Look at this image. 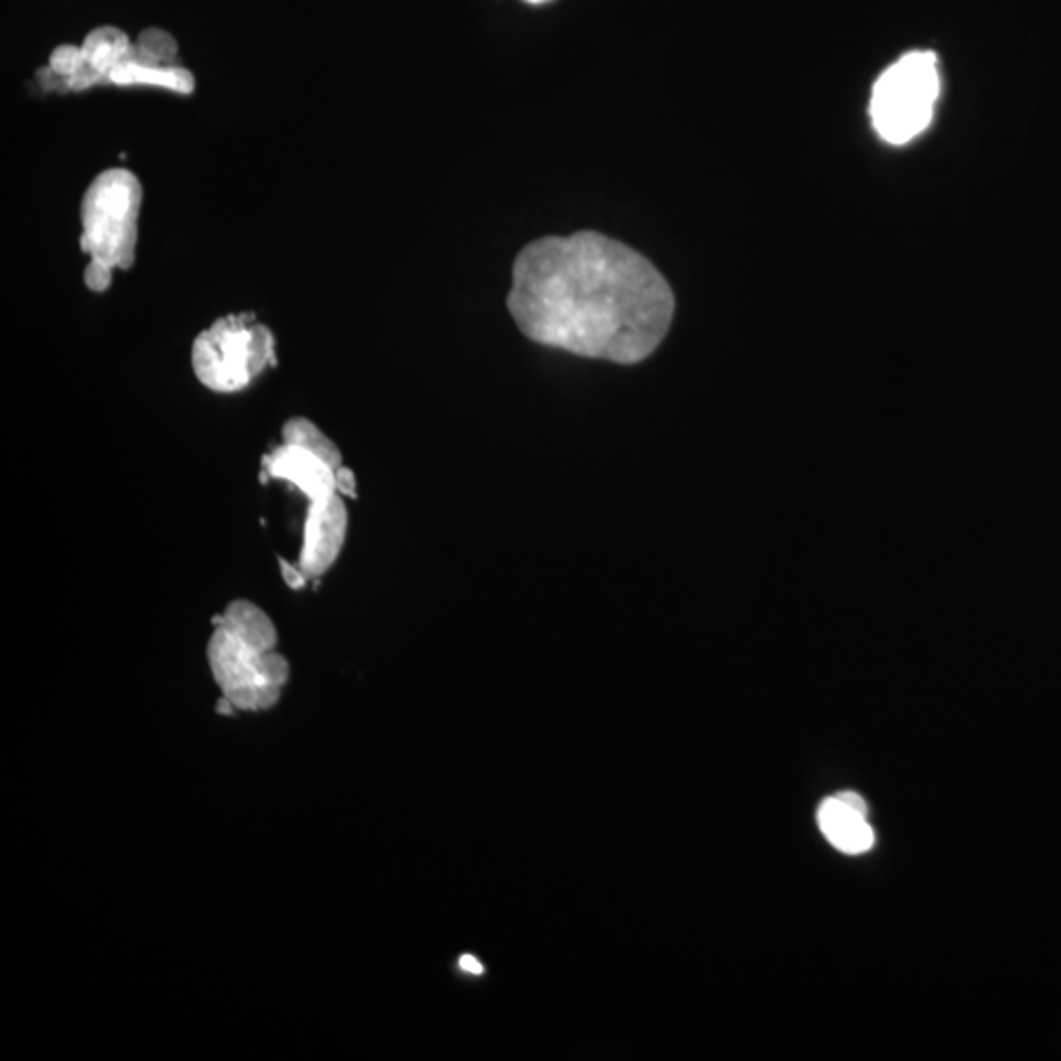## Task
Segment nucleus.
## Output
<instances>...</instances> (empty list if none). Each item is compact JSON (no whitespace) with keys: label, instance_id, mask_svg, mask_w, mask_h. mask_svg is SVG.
<instances>
[{"label":"nucleus","instance_id":"f257e3e1","mask_svg":"<svg viewBox=\"0 0 1061 1061\" xmlns=\"http://www.w3.org/2000/svg\"><path fill=\"white\" fill-rule=\"evenodd\" d=\"M675 309L655 263L594 230L539 238L511 270L508 311L517 329L574 357L641 364L667 339Z\"/></svg>","mask_w":1061,"mask_h":1061},{"label":"nucleus","instance_id":"f03ea898","mask_svg":"<svg viewBox=\"0 0 1061 1061\" xmlns=\"http://www.w3.org/2000/svg\"><path fill=\"white\" fill-rule=\"evenodd\" d=\"M191 362L205 387L235 394L252 384L266 368L275 366V339L252 313L226 315L195 339Z\"/></svg>","mask_w":1061,"mask_h":1061},{"label":"nucleus","instance_id":"7ed1b4c3","mask_svg":"<svg viewBox=\"0 0 1061 1061\" xmlns=\"http://www.w3.org/2000/svg\"><path fill=\"white\" fill-rule=\"evenodd\" d=\"M941 91L938 57L932 52H908L887 67L871 94L874 131L889 144H906L932 123Z\"/></svg>","mask_w":1061,"mask_h":1061},{"label":"nucleus","instance_id":"20e7f679","mask_svg":"<svg viewBox=\"0 0 1061 1061\" xmlns=\"http://www.w3.org/2000/svg\"><path fill=\"white\" fill-rule=\"evenodd\" d=\"M142 185L132 171L106 170L94 178L81 203V248L91 260L128 270L136 258Z\"/></svg>","mask_w":1061,"mask_h":1061},{"label":"nucleus","instance_id":"39448f33","mask_svg":"<svg viewBox=\"0 0 1061 1061\" xmlns=\"http://www.w3.org/2000/svg\"><path fill=\"white\" fill-rule=\"evenodd\" d=\"M207 657L216 685L236 710H270L290 678V663L275 648L256 651L223 628H215Z\"/></svg>","mask_w":1061,"mask_h":1061},{"label":"nucleus","instance_id":"423d86ee","mask_svg":"<svg viewBox=\"0 0 1061 1061\" xmlns=\"http://www.w3.org/2000/svg\"><path fill=\"white\" fill-rule=\"evenodd\" d=\"M348 509L345 496L330 494L327 498L309 501V511L303 527V545L300 563L309 580H319L337 563L347 543Z\"/></svg>","mask_w":1061,"mask_h":1061},{"label":"nucleus","instance_id":"0eeeda50","mask_svg":"<svg viewBox=\"0 0 1061 1061\" xmlns=\"http://www.w3.org/2000/svg\"><path fill=\"white\" fill-rule=\"evenodd\" d=\"M270 478L285 479L309 501L337 494V469L295 444L283 442L263 456L260 482L266 484Z\"/></svg>","mask_w":1061,"mask_h":1061},{"label":"nucleus","instance_id":"6e6552de","mask_svg":"<svg viewBox=\"0 0 1061 1061\" xmlns=\"http://www.w3.org/2000/svg\"><path fill=\"white\" fill-rule=\"evenodd\" d=\"M817 824L827 842L844 854L869 851L874 844L873 827L867 822V804L855 792H842L817 808Z\"/></svg>","mask_w":1061,"mask_h":1061},{"label":"nucleus","instance_id":"1a4fd4ad","mask_svg":"<svg viewBox=\"0 0 1061 1061\" xmlns=\"http://www.w3.org/2000/svg\"><path fill=\"white\" fill-rule=\"evenodd\" d=\"M213 625L223 628L256 651H273L278 645L275 625L252 601L228 603V608L213 620Z\"/></svg>","mask_w":1061,"mask_h":1061},{"label":"nucleus","instance_id":"9d476101","mask_svg":"<svg viewBox=\"0 0 1061 1061\" xmlns=\"http://www.w3.org/2000/svg\"><path fill=\"white\" fill-rule=\"evenodd\" d=\"M114 86H151L168 89L173 93L189 94L195 91V77L185 67L144 66L132 59L131 54L114 67L109 76Z\"/></svg>","mask_w":1061,"mask_h":1061},{"label":"nucleus","instance_id":"9b49d317","mask_svg":"<svg viewBox=\"0 0 1061 1061\" xmlns=\"http://www.w3.org/2000/svg\"><path fill=\"white\" fill-rule=\"evenodd\" d=\"M81 47L86 54L87 66L103 76L104 81H109L114 67L131 54L132 42L116 26H99L87 34Z\"/></svg>","mask_w":1061,"mask_h":1061},{"label":"nucleus","instance_id":"f8f14e48","mask_svg":"<svg viewBox=\"0 0 1061 1061\" xmlns=\"http://www.w3.org/2000/svg\"><path fill=\"white\" fill-rule=\"evenodd\" d=\"M282 439L285 444H295V447L317 454L335 469L342 466V454H340L339 447L330 441L329 437L320 431L317 425L309 419H305V417H293L287 424L283 425Z\"/></svg>","mask_w":1061,"mask_h":1061},{"label":"nucleus","instance_id":"ddd939ff","mask_svg":"<svg viewBox=\"0 0 1061 1061\" xmlns=\"http://www.w3.org/2000/svg\"><path fill=\"white\" fill-rule=\"evenodd\" d=\"M131 57L144 66H176L178 42L166 30L146 29L132 44Z\"/></svg>","mask_w":1061,"mask_h":1061},{"label":"nucleus","instance_id":"4468645a","mask_svg":"<svg viewBox=\"0 0 1061 1061\" xmlns=\"http://www.w3.org/2000/svg\"><path fill=\"white\" fill-rule=\"evenodd\" d=\"M113 266H109V263L89 260V266L86 268L87 287L94 293L106 292L113 283Z\"/></svg>","mask_w":1061,"mask_h":1061},{"label":"nucleus","instance_id":"2eb2a0df","mask_svg":"<svg viewBox=\"0 0 1061 1061\" xmlns=\"http://www.w3.org/2000/svg\"><path fill=\"white\" fill-rule=\"evenodd\" d=\"M280 571H282L283 583L287 584L292 590H301L309 583V576L303 573L300 563H290L285 558H280Z\"/></svg>","mask_w":1061,"mask_h":1061},{"label":"nucleus","instance_id":"dca6fc26","mask_svg":"<svg viewBox=\"0 0 1061 1061\" xmlns=\"http://www.w3.org/2000/svg\"><path fill=\"white\" fill-rule=\"evenodd\" d=\"M337 492H339L340 496H345V498H358L357 476L345 464L337 469Z\"/></svg>","mask_w":1061,"mask_h":1061},{"label":"nucleus","instance_id":"f3484780","mask_svg":"<svg viewBox=\"0 0 1061 1061\" xmlns=\"http://www.w3.org/2000/svg\"><path fill=\"white\" fill-rule=\"evenodd\" d=\"M459 966H461L462 971H464V973H469V975L479 977L484 975V971H486L484 963H479V959L474 958V956H462V958L459 959Z\"/></svg>","mask_w":1061,"mask_h":1061},{"label":"nucleus","instance_id":"a211bd4d","mask_svg":"<svg viewBox=\"0 0 1061 1061\" xmlns=\"http://www.w3.org/2000/svg\"><path fill=\"white\" fill-rule=\"evenodd\" d=\"M235 704H233V702H230L226 696H223V698L218 700V704H216V712H218V714L233 715L235 714Z\"/></svg>","mask_w":1061,"mask_h":1061},{"label":"nucleus","instance_id":"6ab92c4d","mask_svg":"<svg viewBox=\"0 0 1061 1061\" xmlns=\"http://www.w3.org/2000/svg\"><path fill=\"white\" fill-rule=\"evenodd\" d=\"M527 4H545V2H551V0H523Z\"/></svg>","mask_w":1061,"mask_h":1061}]
</instances>
